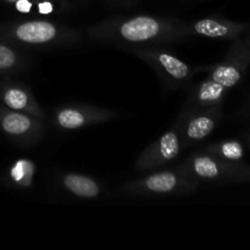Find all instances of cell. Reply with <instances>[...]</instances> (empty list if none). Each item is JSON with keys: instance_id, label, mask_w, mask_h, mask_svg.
<instances>
[{"instance_id": "cell-13", "label": "cell", "mask_w": 250, "mask_h": 250, "mask_svg": "<svg viewBox=\"0 0 250 250\" xmlns=\"http://www.w3.org/2000/svg\"><path fill=\"white\" fill-rule=\"evenodd\" d=\"M2 102L9 109L33 115L38 119H45L43 109L28 87L23 84H10L2 93Z\"/></svg>"}, {"instance_id": "cell-11", "label": "cell", "mask_w": 250, "mask_h": 250, "mask_svg": "<svg viewBox=\"0 0 250 250\" xmlns=\"http://www.w3.org/2000/svg\"><path fill=\"white\" fill-rule=\"evenodd\" d=\"M250 28V23L236 22L222 17H205L192 23H183V34L199 36L220 41H234L241 38Z\"/></svg>"}, {"instance_id": "cell-17", "label": "cell", "mask_w": 250, "mask_h": 250, "mask_svg": "<svg viewBox=\"0 0 250 250\" xmlns=\"http://www.w3.org/2000/svg\"><path fill=\"white\" fill-rule=\"evenodd\" d=\"M34 173H36V165L33 164V161L26 160V159L16 161L11 167V171H10L12 181L24 188L32 185Z\"/></svg>"}, {"instance_id": "cell-21", "label": "cell", "mask_w": 250, "mask_h": 250, "mask_svg": "<svg viewBox=\"0 0 250 250\" xmlns=\"http://www.w3.org/2000/svg\"><path fill=\"white\" fill-rule=\"evenodd\" d=\"M246 139H247V143H248V146H249V148H250V132L246 136Z\"/></svg>"}, {"instance_id": "cell-6", "label": "cell", "mask_w": 250, "mask_h": 250, "mask_svg": "<svg viewBox=\"0 0 250 250\" xmlns=\"http://www.w3.org/2000/svg\"><path fill=\"white\" fill-rule=\"evenodd\" d=\"M249 65L250 48L241 37L232 41L231 48L229 49L224 60L208 66L204 70L208 71V77L231 89L243 80Z\"/></svg>"}, {"instance_id": "cell-14", "label": "cell", "mask_w": 250, "mask_h": 250, "mask_svg": "<svg viewBox=\"0 0 250 250\" xmlns=\"http://www.w3.org/2000/svg\"><path fill=\"white\" fill-rule=\"evenodd\" d=\"M61 185L71 194L82 199H94L102 193L99 183L88 176L70 172L62 176Z\"/></svg>"}, {"instance_id": "cell-8", "label": "cell", "mask_w": 250, "mask_h": 250, "mask_svg": "<svg viewBox=\"0 0 250 250\" xmlns=\"http://www.w3.org/2000/svg\"><path fill=\"white\" fill-rule=\"evenodd\" d=\"M182 146L180 132L177 127L173 126L139 154L134 164V170L139 173L148 172L167 165L180 155Z\"/></svg>"}, {"instance_id": "cell-4", "label": "cell", "mask_w": 250, "mask_h": 250, "mask_svg": "<svg viewBox=\"0 0 250 250\" xmlns=\"http://www.w3.org/2000/svg\"><path fill=\"white\" fill-rule=\"evenodd\" d=\"M132 53L143 61H146L155 72L163 78L166 85L171 88L185 87L195 76V68L178 59L173 54L163 49L151 46H137L132 49Z\"/></svg>"}, {"instance_id": "cell-3", "label": "cell", "mask_w": 250, "mask_h": 250, "mask_svg": "<svg viewBox=\"0 0 250 250\" xmlns=\"http://www.w3.org/2000/svg\"><path fill=\"white\" fill-rule=\"evenodd\" d=\"M199 182L186 175L180 168L164 170L129 181L122 186L124 193L134 197H160V195H186L194 193Z\"/></svg>"}, {"instance_id": "cell-2", "label": "cell", "mask_w": 250, "mask_h": 250, "mask_svg": "<svg viewBox=\"0 0 250 250\" xmlns=\"http://www.w3.org/2000/svg\"><path fill=\"white\" fill-rule=\"evenodd\" d=\"M10 38L20 45L51 49L67 46L81 41L77 31L48 20H29L11 27Z\"/></svg>"}, {"instance_id": "cell-20", "label": "cell", "mask_w": 250, "mask_h": 250, "mask_svg": "<svg viewBox=\"0 0 250 250\" xmlns=\"http://www.w3.org/2000/svg\"><path fill=\"white\" fill-rule=\"evenodd\" d=\"M243 41H244V43H246L247 45H248L249 48H250V32H249L248 34H247L246 38H243Z\"/></svg>"}, {"instance_id": "cell-19", "label": "cell", "mask_w": 250, "mask_h": 250, "mask_svg": "<svg viewBox=\"0 0 250 250\" xmlns=\"http://www.w3.org/2000/svg\"><path fill=\"white\" fill-rule=\"evenodd\" d=\"M244 115H246V116L250 117V100L248 102V104H247L246 106H244Z\"/></svg>"}, {"instance_id": "cell-15", "label": "cell", "mask_w": 250, "mask_h": 250, "mask_svg": "<svg viewBox=\"0 0 250 250\" xmlns=\"http://www.w3.org/2000/svg\"><path fill=\"white\" fill-rule=\"evenodd\" d=\"M205 151L229 163H244V146L238 139H226L207 146Z\"/></svg>"}, {"instance_id": "cell-16", "label": "cell", "mask_w": 250, "mask_h": 250, "mask_svg": "<svg viewBox=\"0 0 250 250\" xmlns=\"http://www.w3.org/2000/svg\"><path fill=\"white\" fill-rule=\"evenodd\" d=\"M26 66L24 54L19 53L12 46L0 44V72H9Z\"/></svg>"}, {"instance_id": "cell-9", "label": "cell", "mask_w": 250, "mask_h": 250, "mask_svg": "<svg viewBox=\"0 0 250 250\" xmlns=\"http://www.w3.org/2000/svg\"><path fill=\"white\" fill-rule=\"evenodd\" d=\"M116 112L90 105H65L55 111L54 125L62 131H77L93 125L109 122L116 117Z\"/></svg>"}, {"instance_id": "cell-1", "label": "cell", "mask_w": 250, "mask_h": 250, "mask_svg": "<svg viewBox=\"0 0 250 250\" xmlns=\"http://www.w3.org/2000/svg\"><path fill=\"white\" fill-rule=\"evenodd\" d=\"M88 36L103 43L127 46H151L186 37L182 22L149 15L100 22L88 28Z\"/></svg>"}, {"instance_id": "cell-12", "label": "cell", "mask_w": 250, "mask_h": 250, "mask_svg": "<svg viewBox=\"0 0 250 250\" xmlns=\"http://www.w3.org/2000/svg\"><path fill=\"white\" fill-rule=\"evenodd\" d=\"M229 88L224 87L212 78L207 77L192 88L183 110H205L222 106Z\"/></svg>"}, {"instance_id": "cell-5", "label": "cell", "mask_w": 250, "mask_h": 250, "mask_svg": "<svg viewBox=\"0 0 250 250\" xmlns=\"http://www.w3.org/2000/svg\"><path fill=\"white\" fill-rule=\"evenodd\" d=\"M246 166V163H229L205 151L193 154L178 168L199 183H233Z\"/></svg>"}, {"instance_id": "cell-10", "label": "cell", "mask_w": 250, "mask_h": 250, "mask_svg": "<svg viewBox=\"0 0 250 250\" xmlns=\"http://www.w3.org/2000/svg\"><path fill=\"white\" fill-rule=\"evenodd\" d=\"M0 125L5 133L26 144L38 143L45 133V125L43 120L12 109L1 112Z\"/></svg>"}, {"instance_id": "cell-22", "label": "cell", "mask_w": 250, "mask_h": 250, "mask_svg": "<svg viewBox=\"0 0 250 250\" xmlns=\"http://www.w3.org/2000/svg\"><path fill=\"white\" fill-rule=\"evenodd\" d=\"M5 1H7V2H11V4H14L15 1H17V0H5Z\"/></svg>"}, {"instance_id": "cell-18", "label": "cell", "mask_w": 250, "mask_h": 250, "mask_svg": "<svg viewBox=\"0 0 250 250\" xmlns=\"http://www.w3.org/2000/svg\"><path fill=\"white\" fill-rule=\"evenodd\" d=\"M250 182V165H247L236 178L233 180V183H249Z\"/></svg>"}, {"instance_id": "cell-7", "label": "cell", "mask_w": 250, "mask_h": 250, "mask_svg": "<svg viewBox=\"0 0 250 250\" xmlns=\"http://www.w3.org/2000/svg\"><path fill=\"white\" fill-rule=\"evenodd\" d=\"M222 119V106L205 110H183L175 126L180 132L183 146L204 141L214 132Z\"/></svg>"}]
</instances>
